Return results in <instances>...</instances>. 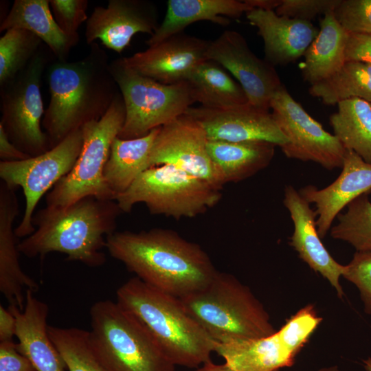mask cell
Returning a JSON list of instances; mask_svg holds the SVG:
<instances>
[{"label":"cell","mask_w":371,"mask_h":371,"mask_svg":"<svg viewBox=\"0 0 371 371\" xmlns=\"http://www.w3.org/2000/svg\"><path fill=\"white\" fill-rule=\"evenodd\" d=\"M106 248L141 280L178 298L203 289L218 272L199 245L168 229L115 232Z\"/></svg>","instance_id":"1"},{"label":"cell","mask_w":371,"mask_h":371,"mask_svg":"<svg viewBox=\"0 0 371 371\" xmlns=\"http://www.w3.org/2000/svg\"><path fill=\"white\" fill-rule=\"evenodd\" d=\"M106 53L94 42L89 53L75 61L57 60L47 71L50 99L42 127L50 148L85 124L98 121L120 92Z\"/></svg>","instance_id":"2"},{"label":"cell","mask_w":371,"mask_h":371,"mask_svg":"<svg viewBox=\"0 0 371 371\" xmlns=\"http://www.w3.org/2000/svg\"><path fill=\"white\" fill-rule=\"evenodd\" d=\"M123 213L115 200L82 198L63 208L45 207L34 214V232L18 244L27 258H43L52 252L67 256L90 267L106 262L102 249Z\"/></svg>","instance_id":"3"},{"label":"cell","mask_w":371,"mask_h":371,"mask_svg":"<svg viewBox=\"0 0 371 371\" xmlns=\"http://www.w3.org/2000/svg\"><path fill=\"white\" fill-rule=\"evenodd\" d=\"M116 298L144 326L175 366L199 368L211 360L216 341L189 315L179 298L136 276L120 286Z\"/></svg>","instance_id":"4"},{"label":"cell","mask_w":371,"mask_h":371,"mask_svg":"<svg viewBox=\"0 0 371 371\" xmlns=\"http://www.w3.org/2000/svg\"><path fill=\"white\" fill-rule=\"evenodd\" d=\"M179 299L218 343L258 339L276 331L262 303L232 274L218 271L205 287Z\"/></svg>","instance_id":"5"},{"label":"cell","mask_w":371,"mask_h":371,"mask_svg":"<svg viewBox=\"0 0 371 371\" xmlns=\"http://www.w3.org/2000/svg\"><path fill=\"white\" fill-rule=\"evenodd\" d=\"M89 315V341L107 371H175L148 330L117 302L98 301Z\"/></svg>","instance_id":"6"},{"label":"cell","mask_w":371,"mask_h":371,"mask_svg":"<svg viewBox=\"0 0 371 371\" xmlns=\"http://www.w3.org/2000/svg\"><path fill=\"white\" fill-rule=\"evenodd\" d=\"M125 115L124 100L119 92L102 118L82 127L83 144L80 153L71 170L47 193L46 207H66L89 196L114 200L106 183L104 170L113 142L124 125Z\"/></svg>","instance_id":"7"},{"label":"cell","mask_w":371,"mask_h":371,"mask_svg":"<svg viewBox=\"0 0 371 371\" xmlns=\"http://www.w3.org/2000/svg\"><path fill=\"white\" fill-rule=\"evenodd\" d=\"M221 198V190L174 166L164 164L143 172L115 201L123 213L141 203L152 214L181 219L204 214Z\"/></svg>","instance_id":"8"},{"label":"cell","mask_w":371,"mask_h":371,"mask_svg":"<svg viewBox=\"0 0 371 371\" xmlns=\"http://www.w3.org/2000/svg\"><path fill=\"white\" fill-rule=\"evenodd\" d=\"M110 65L125 105V120L117 136L120 139L145 136L185 114L195 103L188 81L159 82L133 71L120 58Z\"/></svg>","instance_id":"9"},{"label":"cell","mask_w":371,"mask_h":371,"mask_svg":"<svg viewBox=\"0 0 371 371\" xmlns=\"http://www.w3.org/2000/svg\"><path fill=\"white\" fill-rule=\"evenodd\" d=\"M47 58L40 50L12 80L1 87L0 124L10 140L31 157L51 149L43 131L45 113L41 92Z\"/></svg>","instance_id":"10"},{"label":"cell","mask_w":371,"mask_h":371,"mask_svg":"<svg viewBox=\"0 0 371 371\" xmlns=\"http://www.w3.org/2000/svg\"><path fill=\"white\" fill-rule=\"evenodd\" d=\"M82 128L46 153L19 161H0V177L8 186L21 187L25 199L23 218L14 229L16 237L33 234L35 208L43 195L73 168L82 147Z\"/></svg>","instance_id":"11"},{"label":"cell","mask_w":371,"mask_h":371,"mask_svg":"<svg viewBox=\"0 0 371 371\" xmlns=\"http://www.w3.org/2000/svg\"><path fill=\"white\" fill-rule=\"evenodd\" d=\"M270 109L288 139L280 147L286 157L313 161L330 170L341 168L346 148L293 99L284 85L273 95Z\"/></svg>","instance_id":"12"},{"label":"cell","mask_w":371,"mask_h":371,"mask_svg":"<svg viewBox=\"0 0 371 371\" xmlns=\"http://www.w3.org/2000/svg\"><path fill=\"white\" fill-rule=\"evenodd\" d=\"M207 141L201 124L185 113L160 127L150 153V168L172 165L221 191L225 183L209 155Z\"/></svg>","instance_id":"13"},{"label":"cell","mask_w":371,"mask_h":371,"mask_svg":"<svg viewBox=\"0 0 371 371\" xmlns=\"http://www.w3.org/2000/svg\"><path fill=\"white\" fill-rule=\"evenodd\" d=\"M207 59L219 63L235 77L251 105L269 111L273 95L283 85L275 67L258 58L241 34L224 31L210 41Z\"/></svg>","instance_id":"14"},{"label":"cell","mask_w":371,"mask_h":371,"mask_svg":"<svg viewBox=\"0 0 371 371\" xmlns=\"http://www.w3.org/2000/svg\"><path fill=\"white\" fill-rule=\"evenodd\" d=\"M210 43L183 32L120 60L139 75L172 85L187 81L193 71L207 60Z\"/></svg>","instance_id":"15"},{"label":"cell","mask_w":371,"mask_h":371,"mask_svg":"<svg viewBox=\"0 0 371 371\" xmlns=\"http://www.w3.org/2000/svg\"><path fill=\"white\" fill-rule=\"evenodd\" d=\"M158 9L146 0H109L96 6L86 22L85 36L91 45L100 40L106 48L121 53L137 33L153 35L159 23Z\"/></svg>","instance_id":"16"},{"label":"cell","mask_w":371,"mask_h":371,"mask_svg":"<svg viewBox=\"0 0 371 371\" xmlns=\"http://www.w3.org/2000/svg\"><path fill=\"white\" fill-rule=\"evenodd\" d=\"M186 113L201 124L210 140L263 141L279 147L289 142L269 111L250 104L229 109L191 106Z\"/></svg>","instance_id":"17"},{"label":"cell","mask_w":371,"mask_h":371,"mask_svg":"<svg viewBox=\"0 0 371 371\" xmlns=\"http://www.w3.org/2000/svg\"><path fill=\"white\" fill-rule=\"evenodd\" d=\"M339 177L328 186L318 189L310 185L302 188L300 194L317 214L316 225L321 238L326 236L335 219L354 199L371 192V164L346 150Z\"/></svg>","instance_id":"18"},{"label":"cell","mask_w":371,"mask_h":371,"mask_svg":"<svg viewBox=\"0 0 371 371\" xmlns=\"http://www.w3.org/2000/svg\"><path fill=\"white\" fill-rule=\"evenodd\" d=\"M283 203L294 227L290 245L311 269L330 283L338 296L341 297L344 291L339 280L344 272L345 265L337 262L322 243L317 229L315 210L292 186H286Z\"/></svg>","instance_id":"19"},{"label":"cell","mask_w":371,"mask_h":371,"mask_svg":"<svg viewBox=\"0 0 371 371\" xmlns=\"http://www.w3.org/2000/svg\"><path fill=\"white\" fill-rule=\"evenodd\" d=\"M302 348L284 324L265 337L216 342L214 352L234 371H278L291 366Z\"/></svg>","instance_id":"20"},{"label":"cell","mask_w":371,"mask_h":371,"mask_svg":"<svg viewBox=\"0 0 371 371\" xmlns=\"http://www.w3.org/2000/svg\"><path fill=\"white\" fill-rule=\"evenodd\" d=\"M245 14L262 38L264 59L273 67L304 56L319 32L310 21L280 16L274 10L254 9Z\"/></svg>","instance_id":"21"},{"label":"cell","mask_w":371,"mask_h":371,"mask_svg":"<svg viewBox=\"0 0 371 371\" xmlns=\"http://www.w3.org/2000/svg\"><path fill=\"white\" fill-rule=\"evenodd\" d=\"M15 190L0 181V291L9 305L23 310L26 291L35 293L39 285L20 265L19 243L13 229L19 209Z\"/></svg>","instance_id":"22"},{"label":"cell","mask_w":371,"mask_h":371,"mask_svg":"<svg viewBox=\"0 0 371 371\" xmlns=\"http://www.w3.org/2000/svg\"><path fill=\"white\" fill-rule=\"evenodd\" d=\"M8 308L16 319L17 348L36 371H65L66 366L48 333L47 304L27 290L23 310L10 305Z\"/></svg>","instance_id":"23"},{"label":"cell","mask_w":371,"mask_h":371,"mask_svg":"<svg viewBox=\"0 0 371 371\" xmlns=\"http://www.w3.org/2000/svg\"><path fill=\"white\" fill-rule=\"evenodd\" d=\"M163 21L146 41L148 47L183 32L195 22L209 21L222 26L254 10L247 0H168Z\"/></svg>","instance_id":"24"},{"label":"cell","mask_w":371,"mask_h":371,"mask_svg":"<svg viewBox=\"0 0 371 371\" xmlns=\"http://www.w3.org/2000/svg\"><path fill=\"white\" fill-rule=\"evenodd\" d=\"M276 145L263 141H207L209 155L225 183L247 179L267 167Z\"/></svg>","instance_id":"25"},{"label":"cell","mask_w":371,"mask_h":371,"mask_svg":"<svg viewBox=\"0 0 371 371\" xmlns=\"http://www.w3.org/2000/svg\"><path fill=\"white\" fill-rule=\"evenodd\" d=\"M348 33L335 19L333 11L324 15L318 34L305 52L304 60L300 65L304 81L311 85L339 70L346 62Z\"/></svg>","instance_id":"26"},{"label":"cell","mask_w":371,"mask_h":371,"mask_svg":"<svg viewBox=\"0 0 371 371\" xmlns=\"http://www.w3.org/2000/svg\"><path fill=\"white\" fill-rule=\"evenodd\" d=\"M12 28L37 36L59 60H66L74 47L55 21L49 0H15L1 23L0 31Z\"/></svg>","instance_id":"27"},{"label":"cell","mask_w":371,"mask_h":371,"mask_svg":"<svg viewBox=\"0 0 371 371\" xmlns=\"http://www.w3.org/2000/svg\"><path fill=\"white\" fill-rule=\"evenodd\" d=\"M159 128L153 129L141 137L122 139L117 137L113 140L104 177L114 195V200L143 172L150 168V153Z\"/></svg>","instance_id":"28"},{"label":"cell","mask_w":371,"mask_h":371,"mask_svg":"<svg viewBox=\"0 0 371 371\" xmlns=\"http://www.w3.org/2000/svg\"><path fill=\"white\" fill-rule=\"evenodd\" d=\"M187 81L195 102L203 107L229 109L249 104L240 85L212 60L201 63Z\"/></svg>","instance_id":"29"},{"label":"cell","mask_w":371,"mask_h":371,"mask_svg":"<svg viewBox=\"0 0 371 371\" xmlns=\"http://www.w3.org/2000/svg\"><path fill=\"white\" fill-rule=\"evenodd\" d=\"M330 117L334 135L346 150H350L371 164V104L352 98L337 104Z\"/></svg>","instance_id":"30"},{"label":"cell","mask_w":371,"mask_h":371,"mask_svg":"<svg viewBox=\"0 0 371 371\" xmlns=\"http://www.w3.org/2000/svg\"><path fill=\"white\" fill-rule=\"evenodd\" d=\"M308 93L326 105L352 98L371 104V64L346 61L333 76L311 85Z\"/></svg>","instance_id":"31"},{"label":"cell","mask_w":371,"mask_h":371,"mask_svg":"<svg viewBox=\"0 0 371 371\" xmlns=\"http://www.w3.org/2000/svg\"><path fill=\"white\" fill-rule=\"evenodd\" d=\"M48 333L68 371H107L92 349L88 330L48 326Z\"/></svg>","instance_id":"32"},{"label":"cell","mask_w":371,"mask_h":371,"mask_svg":"<svg viewBox=\"0 0 371 371\" xmlns=\"http://www.w3.org/2000/svg\"><path fill=\"white\" fill-rule=\"evenodd\" d=\"M368 194H363L350 203L330 230L332 238L349 243L357 251L371 252V201Z\"/></svg>","instance_id":"33"},{"label":"cell","mask_w":371,"mask_h":371,"mask_svg":"<svg viewBox=\"0 0 371 371\" xmlns=\"http://www.w3.org/2000/svg\"><path fill=\"white\" fill-rule=\"evenodd\" d=\"M42 41L23 29L5 31L0 38V85L12 80L40 50Z\"/></svg>","instance_id":"34"},{"label":"cell","mask_w":371,"mask_h":371,"mask_svg":"<svg viewBox=\"0 0 371 371\" xmlns=\"http://www.w3.org/2000/svg\"><path fill=\"white\" fill-rule=\"evenodd\" d=\"M54 19L75 46L79 41L78 28L89 17L87 0H49Z\"/></svg>","instance_id":"35"},{"label":"cell","mask_w":371,"mask_h":371,"mask_svg":"<svg viewBox=\"0 0 371 371\" xmlns=\"http://www.w3.org/2000/svg\"><path fill=\"white\" fill-rule=\"evenodd\" d=\"M333 14L347 32L371 34V0H341Z\"/></svg>","instance_id":"36"},{"label":"cell","mask_w":371,"mask_h":371,"mask_svg":"<svg viewBox=\"0 0 371 371\" xmlns=\"http://www.w3.org/2000/svg\"><path fill=\"white\" fill-rule=\"evenodd\" d=\"M342 276L358 288L364 311L371 314V252L356 251Z\"/></svg>","instance_id":"37"},{"label":"cell","mask_w":371,"mask_h":371,"mask_svg":"<svg viewBox=\"0 0 371 371\" xmlns=\"http://www.w3.org/2000/svg\"><path fill=\"white\" fill-rule=\"evenodd\" d=\"M341 0H282L275 12L280 16L311 22L319 14L333 11Z\"/></svg>","instance_id":"38"},{"label":"cell","mask_w":371,"mask_h":371,"mask_svg":"<svg viewBox=\"0 0 371 371\" xmlns=\"http://www.w3.org/2000/svg\"><path fill=\"white\" fill-rule=\"evenodd\" d=\"M0 371H36L30 360L21 353L17 343L0 341Z\"/></svg>","instance_id":"39"},{"label":"cell","mask_w":371,"mask_h":371,"mask_svg":"<svg viewBox=\"0 0 371 371\" xmlns=\"http://www.w3.org/2000/svg\"><path fill=\"white\" fill-rule=\"evenodd\" d=\"M344 54L346 61L371 64V34L348 32Z\"/></svg>","instance_id":"40"},{"label":"cell","mask_w":371,"mask_h":371,"mask_svg":"<svg viewBox=\"0 0 371 371\" xmlns=\"http://www.w3.org/2000/svg\"><path fill=\"white\" fill-rule=\"evenodd\" d=\"M32 157L19 150L8 138L0 124V159L1 161H19Z\"/></svg>","instance_id":"41"},{"label":"cell","mask_w":371,"mask_h":371,"mask_svg":"<svg viewBox=\"0 0 371 371\" xmlns=\"http://www.w3.org/2000/svg\"><path fill=\"white\" fill-rule=\"evenodd\" d=\"M16 334V319L8 308L0 306V341H12Z\"/></svg>","instance_id":"42"},{"label":"cell","mask_w":371,"mask_h":371,"mask_svg":"<svg viewBox=\"0 0 371 371\" xmlns=\"http://www.w3.org/2000/svg\"><path fill=\"white\" fill-rule=\"evenodd\" d=\"M254 9L276 10L280 5L282 0H247Z\"/></svg>","instance_id":"43"},{"label":"cell","mask_w":371,"mask_h":371,"mask_svg":"<svg viewBox=\"0 0 371 371\" xmlns=\"http://www.w3.org/2000/svg\"><path fill=\"white\" fill-rule=\"evenodd\" d=\"M196 371H234L225 363L216 364L210 360L199 367Z\"/></svg>","instance_id":"44"},{"label":"cell","mask_w":371,"mask_h":371,"mask_svg":"<svg viewBox=\"0 0 371 371\" xmlns=\"http://www.w3.org/2000/svg\"><path fill=\"white\" fill-rule=\"evenodd\" d=\"M318 371H341L337 366H333L320 368Z\"/></svg>","instance_id":"45"},{"label":"cell","mask_w":371,"mask_h":371,"mask_svg":"<svg viewBox=\"0 0 371 371\" xmlns=\"http://www.w3.org/2000/svg\"><path fill=\"white\" fill-rule=\"evenodd\" d=\"M364 368L367 371H371V357H368L367 359L363 361Z\"/></svg>","instance_id":"46"}]
</instances>
